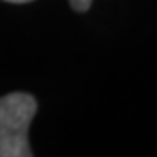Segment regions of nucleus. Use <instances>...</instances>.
<instances>
[{
    "label": "nucleus",
    "instance_id": "obj_1",
    "mask_svg": "<svg viewBox=\"0 0 157 157\" xmlns=\"http://www.w3.org/2000/svg\"><path fill=\"white\" fill-rule=\"evenodd\" d=\"M29 93H10L0 98V157H30L29 127L36 114Z\"/></svg>",
    "mask_w": 157,
    "mask_h": 157
},
{
    "label": "nucleus",
    "instance_id": "obj_2",
    "mask_svg": "<svg viewBox=\"0 0 157 157\" xmlns=\"http://www.w3.org/2000/svg\"><path fill=\"white\" fill-rule=\"evenodd\" d=\"M93 0H70V6L76 12H87L89 6H91Z\"/></svg>",
    "mask_w": 157,
    "mask_h": 157
},
{
    "label": "nucleus",
    "instance_id": "obj_3",
    "mask_svg": "<svg viewBox=\"0 0 157 157\" xmlns=\"http://www.w3.org/2000/svg\"><path fill=\"white\" fill-rule=\"evenodd\" d=\"M6 2H15V4H23V2H32V0H6Z\"/></svg>",
    "mask_w": 157,
    "mask_h": 157
}]
</instances>
